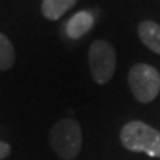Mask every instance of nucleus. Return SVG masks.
<instances>
[{
	"label": "nucleus",
	"instance_id": "nucleus-1",
	"mask_svg": "<svg viewBox=\"0 0 160 160\" xmlns=\"http://www.w3.org/2000/svg\"><path fill=\"white\" fill-rule=\"evenodd\" d=\"M123 147L133 153L160 157V132L144 122H129L120 131Z\"/></svg>",
	"mask_w": 160,
	"mask_h": 160
},
{
	"label": "nucleus",
	"instance_id": "nucleus-2",
	"mask_svg": "<svg viewBox=\"0 0 160 160\" xmlns=\"http://www.w3.org/2000/svg\"><path fill=\"white\" fill-rule=\"evenodd\" d=\"M49 142L52 150L62 160H73L82 150V128L74 119L58 120L51 128Z\"/></svg>",
	"mask_w": 160,
	"mask_h": 160
},
{
	"label": "nucleus",
	"instance_id": "nucleus-3",
	"mask_svg": "<svg viewBox=\"0 0 160 160\" xmlns=\"http://www.w3.org/2000/svg\"><path fill=\"white\" fill-rule=\"evenodd\" d=\"M88 61L95 83L105 85L113 79L116 71V51L110 42L101 39L95 40L89 46Z\"/></svg>",
	"mask_w": 160,
	"mask_h": 160
},
{
	"label": "nucleus",
	"instance_id": "nucleus-4",
	"mask_svg": "<svg viewBox=\"0 0 160 160\" xmlns=\"http://www.w3.org/2000/svg\"><path fill=\"white\" fill-rule=\"evenodd\" d=\"M128 83L139 102H151L160 92V73L148 64H135L129 70Z\"/></svg>",
	"mask_w": 160,
	"mask_h": 160
},
{
	"label": "nucleus",
	"instance_id": "nucleus-5",
	"mask_svg": "<svg viewBox=\"0 0 160 160\" xmlns=\"http://www.w3.org/2000/svg\"><path fill=\"white\" fill-rule=\"evenodd\" d=\"M93 15L88 11H80L74 13L65 24V31L70 39H80L93 27Z\"/></svg>",
	"mask_w": 160,
	"mask_h": 160
},
{
	"label": "nucleus",
	"instance_id": "nucleus-6",
	"mask_svg": "<svg viewBox=\"0 0 160 160\" xmlns=\"http://www.w3.org/2000/svg\"><path fill=\"white\" fill-rule=\"evenodd\" d=\"M138 36L150 51L160 55V25L154 21H142L138 25Z\"/></svg>",
	"mask_w": 160,
	"mask_h": 160
},
{
	"label": "nucleus",
	"instance_id": "nucleus-7",
	"mask_svg": "<svg viewBox=\"0 0 160 160\" xmlns=\"http://www.w3.org/2000/svg\"><path fill=\"white\" fill-rule=\"evenodd\" d=\"M76 2L77 0H43L42 2V13L48 19L57 21L76 5Z\"/></svg>",
	"mask_w": 160,
	"mask_h": 160
},
{
	"label": "nucleus",
	"instance_id": "nucleus-8",
	"mask_svg": "<svg viewBox=\"0 0 160 160\" xmlns=\"http://www.w3.org/2000/svg\"><path fill=\"white\" fill-rule=\"evenodd\" d=\"M15 64V49L11 40L0 33V70L8 71Z\"/></svg>",
	"mask_w": 160,
	"mask_h": 160
},
{
	"label": "nucleus",
	"instance_id": "nucleus-9",
	"mask_svg": "<svg viewBox=\"0 0 160 160\" xmlns=\"http://www.w3.org/2000/svg\"><path fill=\"white\" fill-rule=\"evenodd\" d=\"M11 154V145L8 142H3L0 141V160L2 159H6L8 156Z\"/></svg>",
	"mask_w": 160,
	"mask_h": 160
}]
</instances>
